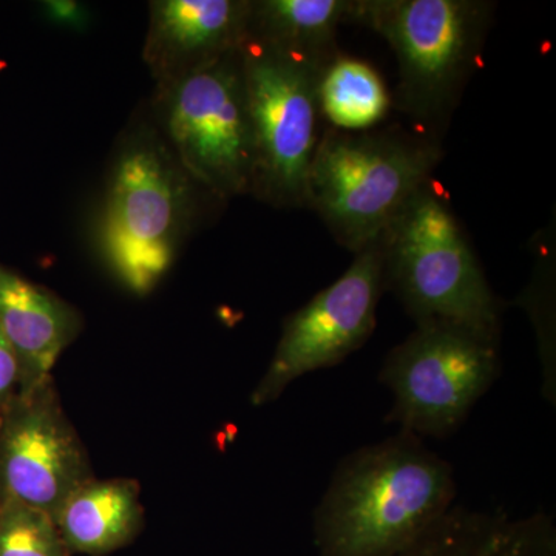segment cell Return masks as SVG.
I'll list each match as a JSON object with an SVG mask.
<instances>
[{
    "instance_id": "17",
    "label": "cell",
    "mask_w": 556,
    "mask_h": 556,
    "mask_svg": "<svg viewBox=\"0 0 556 556\" xmlns=\"http://www.w3.org/2000/svg\"><path fill=\"white\" fill-rule=\"evenodd\" d=\"M0 556L72 554L49 515L13 501H0Z\"/></svg>"
},
{
    "instance_id": "3",
    "label": "cell",
    "mask_w": 556,
    "mask_h": 556,
    "mask_svg": "<svg viewBox=\"0 0 556 556\" xmlns=\"http://www.w3.org/2000/svg\"><path fill=\"white\" fill-rule=\"evenodd\" d=\"M441 160V146L430 137L325 127L311 164L306 207L356 255L430 185Z\"/></svg>"
},
{
    "instance_id": "6",
    "label": "cell",
    "mask_w": 556,
    "mask_h": 556,
    "mask_svg": "<svg viewBox=\"0 0 556 556\" xmlns=\"http://www.w3.org/2000/svg\"><path fill=\"white\" fill-rule=\"evenodd\" d=\"M152 123L212 199L251 195L254 144L241 49L156 87Z\"/></svg>"
},
{
    "instance_id": "7",
    "label": "cell",
    "mask_w": 556,
    "mask_h": 556,
    "mask_svg": "<svg viewBox=\"0 0 556 556\" xmlns=\"http://www.w3.org/2000/svg\"><path fill=\"white\" fill-rule=\"evenodd\" d=\"M241 65L254 144L251 195L277 208L306 207L311 164L325 130L321 72L249 38Z\"/></svg>"
},
{
    "instance_id": "18",
    "label": "cell",
    "mask_w": 556,
    "mask_h": 556,
    "mask_svg": "<svg viewBox=\"0 0 556 556\" xmlns=\"http://www.w3.org/2000/svg\"><path fill=\"white\" fill-rule=\"evenodd\" d=\"M43 17L56 27L70 31L89 30L91 14L89 7L75 0H47L40 3Z\"/></svg>"
},
{
    "instance_id": "19",
    "label": "cell",
    "mask_w": 556,
    "mask_h": 556,
    "mask_svg": "<svg viewBox=\"0 0 556 556\" xmlns=\"http://www.w3.org/2000/svg\"><path fill=\"white\" fill-rule=\"evenodd\" d=\"M21 367L13 346L0 329V413L20 393Z\"/></svg>"
},
{
    "instance_id": "13",
    "label": "cell",
    "mask_w": 556,
    "mask_h": 556,
    "mask_svg": "<svg viewBox=\"0 0 556 556\" xmlns=\"http://www.w3.org/2000/svg\"><path fill=\"white\" fill-rule=\"evenodd\" d=\"M391 556H556V527L544 511L515 517L453 506Z\"/></svg>"
},
{
    "instance_id": "11",
    "label": "cell",
    "mask_w": 556,
    "mask_h": 556,
    "mask_svg": "<svg viewBox=\"0 0 556 556\" xmlns=\"http://www.w3.org/2000/svg\"><path fill=\"white\" fill-rule=\"evenodd\" d=\"M252 0H153L142 60L156 87L240 50Z\"/></svg>"
},
{
    "instance_id": "16",
    "label": "cell",
    "mask_w": 556,
    "mask_h": 556,
    "mask_svg": "<svg viewBox=\"0 0 556 556\" xmlns=\"http://www.w3.org/2000/svg\"><path fill=\"white\" fill-rule=\"evenodd\" d=\"M318 102L329 127L346 131L372 129L391 108L379 73L367 62L342 53L320 73Z\"/></svg>"
},
{
    "instance_id": "1",
    "label": "cell",
    "mask_w": 556,
    "mask_h": 556,
    "mask_svg": "<svg viewBox=\"0 0 556 556\" xmlns=\"http://www.w3.org/2000/svg\"><path fill=\"white\" fill-rule=\"evenodd\" d=\"M452 464L399 431L348 455L314 511L320 556H391L455 506Z\"/></svg>"
},
{
    "instance_id": "8",
    "label": "cell",
    "mask_w": 556,
    "mask_h": 556,
    "mask_svg": "<svg viewBox=\"0 0 556 556\" xmlns=\"http://www.w3.org/2000/svg\"><path fill=\"white\" fill-rule=\"evenodd\" d=\"M500 343L455 325H417L379 372L394 397L387 422L417 438L455 433L500 376Z\"/></svg>"
},
{
    "instance_id": "4",
    "label": "cell",
    "mask_w": 556,
    "mask_h": 556,
    "mask_svg": "<svg viewBox=\"0 0 556 556\" xmlns=\"http://www.w3.org/2000/svg\"><path fill=\"white\" fill-rule=\"evenodd\" d=\"M493 9L482 0H351L346 22L387 40L397 109L438 139L478 68Z\"/></svg>"
},
{
    "instance_id": "15",
    "label": "cell",
    "mask_w": 556,
    "mask_h": 556,
    "mask_svg": "<svg viewBox=\"0 0 556 556\" xmlns=\"http://www.w3.org/2000/svg\"><path fill=\"white\" fill-rule=\"evenodd\" d=\"M351 0H252L248 38L324 72L340 53L339 25Z\"/></svg>"
},
{
    "instance_id": "2",
    "label": "cell",
    "mask_w": 556,
    "mask_h": 556,
    "mask_svg": "<svg viewBox=\"0 0 556 556\" xmlns=\"http://www.w3.org/2000/svg\"><path fill=\"white\" fill-rule=\"evenodd\" d=\"M203 195L152 119L124 134L97 230L102 262L121 287L137 298L155 291L195 229Z\"/></svg>"
},
{
    "instance_id": "14",
    "label": "cell",
    "mask_w": 556,
    "mask_h": 556,
    "mask_svg": "<svg viewBox=\"0 0 556 556\" xmlns=\"http://www.w3.org/2000/svg\"><path fill=\"white\" fill-rule=\"evenodd\" d=\"M54 522L70 554L108 556L141 533V490L134 479H91L65 501Z\"/></svg>"
},
{
    "instance_id": "9",
    "label": "cell",
    "mask_w": 556,
    "mask_h": 556,
    "mask_svg": "<svg viewBox=\"0 0 556 556\" xmlns=\"http://www.w3.org/2000/svg\"><path fill=\"white\" fill-rule=\"evenodd\" d=\"M386 292L382 241L358 252L331 287L287 317L265 376L252 391L254 407L276 401L294 380L331 368L365 345Z\"/></svg>"
},
{
    "instance_id": "10",
    "label": "cell",
    "mask_w": 556,
    "mask_h": 556,
    "mask_svg": "<svg viewBox=\"0 0 556 556\" xmlns=\"http://www.w3.org/2000/svg\"><path fill=\"white\" fill-rule=\"evenodd\" d=\"M91 479L89 456L62 409L53 376L17 393L0 413V501L54 519Z\"/></svg>"
},
{
    "instance_id": "12",
    "label": "cell",
    "mask_w": 556,
    "mask_h": 556,
    "mask_svg": "<svg viewBox=\"0 0 556 556\" xmlns=\"http://www.w3.org/2000/svg\"><path fill=\"white\" fill-rule=\"evenodd\" d=\"M83 325L79 311L56 292L0 263V329L20 361V393L53 376L58 358Z\"/></svg>"
},
{
    "instance_id": "5",
    "label": "cell",
    "mask_w": 556,
    "mask_h": 556,
    "mask_svg": "<svg viewBox=\"0 0 556 556\" xmlns=\"http://www.w3.org/2000/svg\"><path fill=\"white\" fill-rule=\"evenodd\" d=\"M380 241L386 291L416 327L455 325L501 340L503 306L441 193L426 186Z\"/></svg>"
}]
</instances>
